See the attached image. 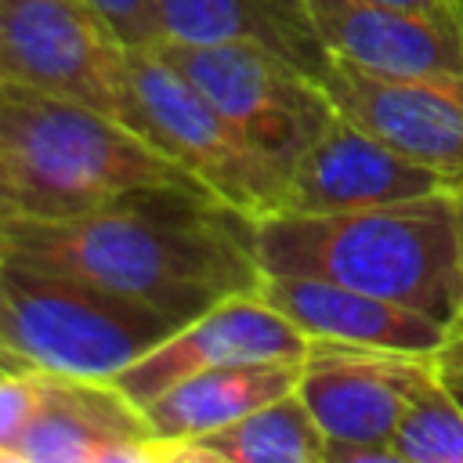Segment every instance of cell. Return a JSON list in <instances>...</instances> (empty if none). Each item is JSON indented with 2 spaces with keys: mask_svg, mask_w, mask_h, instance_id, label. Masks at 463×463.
I'll list each match as a JSON object with an SVG mask.
<instances>
[{
  "mask_svg": "<svg viewBox=\"0 0 463 463\" xmlns=\"http://www.w3.org/2000/svg\"><path fill=\"white\" fill-rule=\"evenodd\" d=\"M427 354L311 347L297 394L329 441L391 445L412 365Z\"/></svg>",
  "mask_w": 463,
  "mask_h": 463,
  "instance_id": "5bb4252c",
  "label": "cell"
},
{
  "mask_svg": "<svg viewBox=\"0 0 463 463\" xmlns=\"http://www.w3.org/2000/svg\"><path fill=\"white\" fill-rule=\"evenodd\" d=\"M22 192H18V181H14V170L7 163V156L0 152V257H7L11 250V232L22 217Z\"/></svg>",
  "mask_w": 463,
  "mask_h": 463,
  "instance_id": "44dd1931",
  "label": "cell"
},
{
  "mask_svg": "<svg viewBox=\"0 0 463 463\" xmlns=\"http://www.w3.org/2000/svg\"><path fill=\"white\" fill-rule=\"evenodd\" d=\"M333 58L373 72H463V25L456 11H416L387 0H307Z\"/></svg>",
  "mask_w": 463,
  "mask_h": 463,
  "instance_id": "4fadbf2b",
  "label": "cell"
},
{
  "mask_svg": "<svg viewBox=\"0 0 463 463\" xmlns=\"http://www.w3.org/2000/svg\"><path fill=\"white\" fill-rule=\"evenodd\" d=\"M159 40L177 43H257L307 76H322L329 51L307 0H152Z\"/></svg>",
  "mask_w": 463,
  "mask_h": 463,
  "instance_id": "2e32d148",
  "label": "cell"
},
{
  "mask_svg": "<svg viewBox=\"0 0 463 463\" xmlns=\"http://www.w3.org/2000/svg\"><path fill=\"white\" fill-rule=\"evenodd\" d=\"M318 83L340 116L394 152L449 181L463 177V72L398 76L329 58Z\"/></svg>",
  "mask_w": 463,
  "mask_h": 463,
  "instance_id": "ba28073f",
  "label": "cell"
},
{
  "mask_svg": "<svg viewBox=\"0 0 463 463\" xmlns=\"http://www.w3.org/2000/svg\"><path fill=\"white\" fill-rule=\"evenodd\" d=\"M438 365L441 369H449V373H463V315L449 326V336H445V344L438 347Z\"/></svg>",
  "mask_w": 463,
  "mask_h": 463,
  "instance_id": "603a6c76",
  "label": "cell"
},
{
  "mask_svg": "<svg viewBox=\"0 0 463 463\" xmlns=\"http://www.w3.org/2000/svg\"><path fill=\"white\" fill-rule=\"evenodd\" d=\"M391 449L398 463H463V405L434 354L420 358L409 373Z\"/></svg>",
  "mask_w": 463,
  "mask_h": 463,
  "instance_id": "ac0fdd59",
  "label": "cell"
},
{
  "mask_svg": "<svg viewBox=\"0 0 463 463\" xmlns=\"http://www.w3.org/2000/svg\"><path fill=\"white\" fill-rule=\"evenodd\" d=\"M387 4L416 7V11H456V0H387Z\"/></svg>",
  "mask_w": 463,
  "mask_h": 463,
  "instance_id": "cb8c5ba5",
  "label": "cell"
},
{
  "mask_svg": "<svg viewBox=\"0 0 463 463\" xmlns=\"http://www.w3.org/2000/svg\"><path fill=\"white\" fill-rule=\"evenodd\" d=\"M322 430L297 391L239 416L235 423L174 445V463H322Z\"/></svg>",
  "mask_w": 463,
  "mask_h": 463,
  "instance_id": "e0dca14e",
  "label": "cell"
},
{
  "mask_svg": "<svg viewBox=\"0 0 463 463\" xmlns=\"http://www.w3.org/2000/svg\"><path fill=\"white\" fill-rule=\"evenodd\" d=\"M282 177L336 112L322 83L257 43H152Z\"/></svg>",
  "mask_w": 463,
  "mask_h": 463,
  "instance_id": "5b68a950",
  "label": "cell"
},
{
  "mask_svg": "<svg viewBox=\"0 0 463 463\" xmlns=\"http://www.w3.org/2000/svg\"><path fill=\"white\" fill-rule=\"evenodd\" d=\"M307 358H264V362H235L203 369L152 402L141 405L152 434H156V463L166 459L174 445L213 434L239 416L297 391Z\"/></svg>",
  "mask_w": 463,
  "mask_h": 463,
  "instance_id": "9a60e30c",
  "label": "cell"
},
{
  "mask_svg": "<svg viewBox=\"0 0 463 463\" xmlns=\"http://www.w3.org/2000/svg\"><path fill=\"white\" fill-rule=\"evenodd\" d=\"M127 43L83 0H0V80L127 123Z\"/></svg>",
  "mask_w": 463,
  "mask_h": 463,
  "instance_id": "52a82bcc",
  "label": "cell"
},
{
  "mask_svg": "<svg viewBox=\"0 0 463 463\" xmlns=\"http://www.w3.org/2000/svg\"><path fill=\"white\" fill-rule=\"evenodd\" d=\"M445 373V380H449V387H452V394L459 398V405H463V373H449V369H441Z\"/></svg>",
  "mask_w": 463,
  "mask_h": 463,
  "instance_id": "484cf974",
  "label": "cell"
},
{
  "mask_svg": "<svg viewBox=\"0 0 463 463\" xmlns=\"http://www.w3.org/2000/svg\"><path fill=\"white\" fill-rule=\"evenodd\" d=\"M0 369H29V365H18V362H14V358L4 351V344H0Z\"/></svg>",
  "mask_w": 463,
  "mask_h": 463,
  "instance_id": "4316f807",
  "label": "cell"
},
{
  "mask_svg": "<svg viewBox=\"0 0 463 463\" xmlns=\"http://www.w3.org/2000/svg\"><path fill=\"white\" fill-rule=\"evenodd\" d=\"M307 336L264 304L257 293H232L195 318L170 329L156 347L130 362L112 383L134 402L145 405L166 387L217 365L264 362V358H307Z\"/></svg>",
  "mask_w": 463,
  "mask_h": 463,
  "instance_id": "9c48e42d",
  "label": "cell"
},
{
  "mask_svg": "<svg viewBox=\"0 0 463 463\" xmlns=\"http://www.w3.org/2000/svg\"><path fill=\"white\" fill-rule=\"evenodd\" d=\"M14 463H156V434L112 380L43 373Z\"/></svg>",
  "mask_w": 463,
  "mask_h": 463,
  "instance_id": "8fae6325",
  "label": "cell"
},
{
  "mask_svg": "<svg viewBox=\"0 0 463 463\" xmlns=\"http://www.w3.org/2000/svg\"><path fill=\"white\" fill-rule=\"evenodd\" d=\"M449 184L452 181L445 174L394 152L391 145H383L347 116L333 112L329 123L318 130V137L293 163L279 210H300V213L358 210V206L430 195Z\"/></svg>",
  "mask_w": 463,
  "mask_h": 463,
  "instance_id": "30bf717a",
  "label": "cell"
},
{
  "mask_svg": "<svg viewBox=\"0 0 463 463\" xmlns=\"http://www.w3.org/2000/svg\"><path fill=\"white\" fill-rule=\"evenodd\" d=\"M127 127L195 174L221 203L253 217L282 206L286 177L156 47L127 51Z\"/></svg>",
  "mask_w": 463,
  "mask_h": 463,
  "instance_id": "8992f818",
  "label": "cell"
},
{
  "mask_svg": "<svg viewBox=\"0 0 463 463\" xmlns=\"http://www.w3.org/2000/svg\"><path fill=\"white\" fill-rule=\"evenodd\" d=\"M452 195H456V210H459V286H463V177L452 181Z\"/></svg>",
  "mask_w": 463,
  "mask_h": 463,
  "instance_id": "d4e9b609",
  "label": "cell"
},
{
  "mask_svg": "<svg viewBox=\"0 0 463 463\" xmlns=\"http://www.w3.org/2000/svg\"><path fill=\"white\" fill-rule=\"evenodd\" d=\"M43 369H0V463H14V449L40 405Z\"/></svg>",
  "mask_w": 463,
  "mask_h": 463,
  "instance_id": "d6986e66",
  "label": "cell"
},
{
  "mask_svg": "<svg viewBox=\"0 0 463 463\" xmlns=\"http://www.w3.org/2000/svg\"><path fill=\"white\" fill-rule=\"evenodd\" d=\"M177 326L145 300L83 275L0 257V344L18 365L116 380Z\"/></svg>",
  "mask_w": 463,
  "mask_h": 463,
  "instance_id": "277c9868",
  "label": "cell"
},
{
  "mask_svg": "<svg viewBox=\"0 0 463 463\" xmlns=\"http://www.w3.org/2000/svg\"><path fill=\"white\" fill-rule=\"evenodd\" d=\"M322 463H398L391 445H365V441H329L322 445Z\"/></svg>",
  "mask_w": 463,
  "mask_h": 463,
  "instance_id": "7402d4cb",
  "label": "cell"
},
{
  "mask_svg": "<svg viewBox=\"0 0 463 463\" xmlns=\"http://www.w3.org/2000/svg\"><path fill=\"white\" fill-rule=\"evenodd\" d=\"M260 275H311L365 289L452 326L463 311L459 210L452 184L430 195L300 213L253 217Z\"/></svg>",
  "mask_w": 463,
  "mask_h": 463,
  "instance_id": "7a4b0ae2",
  "label": "cell"
},
{
  "mask_svg": "<svg viewBox=\"0 0 463 463\" xmlns=\"http://www.w3.org/2000/svg\"><path fill=\"white\" fill-rule=\"evenodd\" d=\"M127 47L159 43V18L152 0H83Z\"/></svg>",
  "mask_w": 463,
  "mask_h": 463,
  "instance_id": "ffe728a7",
  "label": "cell"
},
{
  "mask_svg": "<svg viewBox=\"0 0 463 463\" xmlns=\"http://www.w3.org/2000/svg\"><path fill=\"white\" fill-rule=\"evenodd\" d=\"M7 253L145 300L174 322L260 282L253 213L192 188H141L76 217L22 213Z\"/></svg>",
  "mask_w": 463,
  "mask_h": 463,
  "instance_id": "6da1fadb",
  "label": "cell"
},
{
  "mask_svg": "<svg viewBox=\"0 0 463 463\" xmlns=\"http://www.w3.org/2000/svg\"><path fill=\"white\" fill-rule=\"evenodd\" d=\"M456 14H459V25H463V0H456Z\"/></svg>",
  "mask_w": 463,
  "mask_h": 463,
  "instance_id": "83f0119b",
  "label": "cell"
},
{
  "mask_svg": "<svg viewBox=\"0 0 463 463\" xmlns=\"http://www.w3.org/2000/svg\"><path fill=\"white\" fill-rule=\"evenodd\" d=\"M0 152L29 217H76L141 188L210 192L123 119L7 80H0Z\"/></svg>",
  "mask_w": 463,
  "mask_h": 463,
  "instance_id": "3957f363",
  "label": "cell"
},
{
  "mask_svg": "<svg viewBox=\"0 0 463 463\" xmlns=\"http://www.w3.org/2000/svg\"><path fill=\"white\" fill-rule=\"evenodd\" d=\"M264 304L286 315L311 347H351L383 354H438L449 326L394 304L387 297L351 289L311 275H260L253 289Z\"/></svg>",
  "mask_w": 463,
  "mask_h": 463,
  "instance_id": "7c38bea8",
  "label": "cell"
}]
</instances>
